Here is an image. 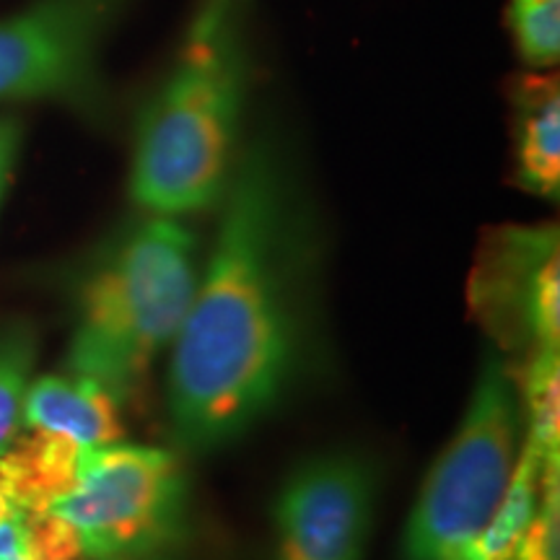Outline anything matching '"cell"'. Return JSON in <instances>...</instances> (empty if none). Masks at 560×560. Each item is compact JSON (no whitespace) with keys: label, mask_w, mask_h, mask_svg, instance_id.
Returning <instances> with one entry per match:
<instances>
[{"label":"cell","mask_w":560,"mask_h":560,"mask_svg":"<svg viewBox=\"0 0 560 560\" xmlns=\"http://www.w3.org/2000/svg\"><path fill=\"white\" fill-rule=\"evenodd\" d=\"M319 359V249L283 149L257 136L219 200V226L166 374L179 452L234 444L301 387Z\"/></svg>","instance_id":"obj_1"},{"label":"cell","mask_w":560,"mask_h":560,"mask_svg":"<svg viewBox=\"0 0 560 560\" xmlns=\"http://www.w3.org/2000/svg\"><path fill=\"white\" fill-rule=\"evenodd\" d=\"M249 55L240 0H202L177 58L140 109L130 198L185 219L219 206L242 153Z\"/></svg>","instance_id":"obj_2"},{"label":"cell","mask_w":560,"mask_h":560,"mask_svg":"<svg viewBox=\"0 0 560 560\" xmlns=\"http://www.w3.org/2000/svg\"><path fill=\"white\" fill-rule=\"evenodd\" d=\"M200 247L185 219L140 213L109 234L70 285L66 371L132 405L172 348L200 278Z\"/></svg>","instance_id":"obj_3"},{"label":"cell","mask_w":560,"mask_h":560,"mask_svg":"<svg viewBox=\"0 0 560 560\" xmlns=\"http://www.w3.org/2000/svg\"><path fill=\"white\" fill-rule=\"evenodd\" d=\"M520 446L514 371L488 350L457 431L425 475L397 560H462L499 506Z\"/></svg>","instance_id":"obj_4"},{"label":"cell","mask_w":560,"mask_h":560,"mask_svg":"<svg viewBox=\"0 0 560 560\" xmlns=\"http://www.w3.org/2000/svg\"><path fill=\"white\" fill-rule=\"evenodd\" d=\"M83 560L177 556L192 532V488L179 454L115 441L86 446L75 486L55 501Z\"/></svg>","instance_id":"obj_5"},{"label":"cell","mask_w":560,"mask_h":560,"mask_svg":"<svg viewBox=\"0 0 560 560\" xmlns=\"http://www.w3.org/2000/svg\"><path fill=\"white\" fill-rule=\"evenodd\" d=\"M130 0H34L0 16V107L50 102L100 117L104 47Z\"/></svg>","instance_id":"obj_6"},{"label":"cell","mask_w":560,"mask_h":560,"mask_svg":"<svg viewBox=\"0 0 560 560\" xmlns=\"http://www.w3.org/2000/svg\"><path fill=\"white\" fill-rule=\"evenodd\" d=\"M467 310L490 350L516 363L560 346V234L556 223H509L482 236L467 276Z\"/></svg>","instance_id":"obj_7"},{"label":"cell","mask_w":560,"mask_h":560,"mask_svg":"<svg viewBox=\"0 0 560 560\" xmlns=\"http://www.w3.org/2000/svg\"><path fill=\"white\" fill-rule=\"evenodd\" d=\"M374 506L376 472L361 454L306 459L272 503V560H363Z\"/></svg>","instance_id":"obj_8"},{"label":"cell","mask_w":560,"mask_h":560,"mask_svg":"<svg viewBox=\"0 0 560 560\" xmlns=\"http://www.w3.org/2000/svg\"><path fill=\"white\" fill-rule=\"evenodd\" d=\"M511 161L527 195H560V86L550 70H529L511 83Z\"/></svg>","instance_id":"obj_9"},{"label":"cell","mask_w":560,"mask_h":560,"mask_svg":"<svg viewBox=\"0 0 560 560\" xmlns=\"http://www.w3.org/2000/svg\"><path fill=\"white\" fill-rule=\"evenodd\" d=\"M24 429L50 431L81 446H104L125 439L122 405L102 384L62 371L30 384Z\"/></svg>","instance_id":"obj_10"},{"label":"cell","mask_w":560,"mask_h":560,"mask_svg":"<svg viewBox=\"0 0 560 560\" xmlns=\"http://www.w3.org/2000/svg\"><path fill=\"white\" fill-rule=\"evenodd\" d=\"M83 450L58 433L24 429L0 454V490L19 514L47 511L75 486Z\"/></svg>","instance_id":"obj_11"},{"label":"cell","mask_w":560,"mask_h":560,"mask_svg":"<svg viewBox=\"0 0 560 560\" xmlns=\"http://www.w3.org/2000/svg\"><path fill=\"white\" fill-rule=\"evenodd\" d=\"M560 467V462H545L529 452L527 446H520V457H516L514 472L506 490H503L499 506L480 535L470 542L462 560H511L514 550L520 548L524 532L535 520L537 506H540L545 478L550 470Z\"/></svg>","instance_id":"obj_12"},{"label":"cell","mask_w":560,"mask_h":560,"mask_svg":"<svg viewBox=\"0 0 560 560\" xmlns=\"http://www.w3.org/2000/svg\"><path fill=\"white\" fill-rule=\"evenodd\" d=\"M520 397L522 446L545 465L560 462V350L542 348L511 363Z\"/></svg>","instance_id":"obj_13"},{"label":"cell","mask_w":560,"mask_h":560,"mask_svg":"<svg viewBox=\"0 0 560 560\" xmlns=\"http://www.w3.org/2000/svg\"><path fill=\"white\" fill-rule=\"evenodd\" d=\"M37 363V332L30 322L0 325V454L24 431V402Z\"/></svg>","instance_id":"obj_14"},{"label":"cell","mask_w":560,"mask_h":560,"mask_svg":"<svg viewBox=\"0 0 560 560\" xmlns=\"http://www.w3.org/2000/svg\"><path fill=\"white\" fill-rule=\"evenodd\" d=\"M509 30L532 70H550L560 58V0H509Z\"/></svg>","instance_id":"obj_15"},{"label":"cell","mask_w":560,"mask_h":560,"mask_svg":"<svg viewBox=\"0 0 560 560\" xmlns=\"http://www.w3.org/2000/svg\"><path fill=\"white\" fill-rule=\"evenodd\" d=\"M511 560H560V467L545 478L540 506Z\"/></svg>","instance_id":"obj_16"},{"label":"cell","mask_w":560,"mask_h":560,"mask_svg":"<svg viewBox=\"0 0 560 560\" xmlns=\"http://www.w3.org/2000/svg\"><path fill=\"white\" fill-rule=\"evenodd\" d=\"M21 145H24V122L16 115H0V202L16 170Z\"/></svg>","instance_id":"obj_17"},{"label":"cell","mask_w":560,"mask_h":560,"mask_svg":"<svg viewBox=\"0 0 560 560\" xmlns=\"http://www.w3.org/2000/svg\"><path fill=\"white\" fill-rule=\"evenodd\" d=\"M0 560H30L24 514L0 522Z\"/></svg>","instance_id":"obj_18"}]
</instances>
